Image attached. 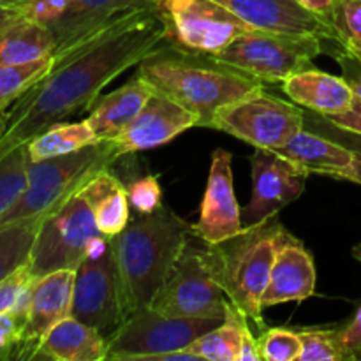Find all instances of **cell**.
<instances>
[{
  "instance_id": "cell-1",
  "label": "cell",
  "mask_w": 361,
  "mask_h": 361,
  "mask_svg": "<svg viewBox=\"0 0 361 361\" xmlns=\"http://www.w3.org/2000/svg\"><path fill=\"white\" fill-rule=\"evenodd\" d=\"M168 42H171L168 23L155 2L55 55L49 73L9 108L0 154L25 145L51 123L92 109L116 76Z\"/></svg>"
},
{
  "instance_id": "cell-2",
  "label": "cell",
  "mask_w": 361,
  "mask_h": 361,
  "mask_svg": "<svg viewBox=\"0 0 361 361\" xmlns=\"http://www.w3.org/2000/svg\"><path fill=\"white\" fill-rule=\"evenodd\" d=\"M137 74L154 88L197 116V127L212 129L224 106L264 87L250 74L214 55L189 51L173 42L161 46L137 63Z\"/></svg>"
},
{
  "instance_id": "cell-3",
  "label": "cell",
  "mask_w": 361,
  "mask_h": 361,
  "mask_svg": "<svg viewBox=\"0 0 361 361\" xmlns=\"http://www.w3.org/2000/svg\"><path fill=\"white\" fill-rule=\"evenodd\" d=\"M192 238V226L162 204L152 214L130 217L113 238L126 316L150 305Z\"/></svg>"
},
{
  "instance_id": "cell-4",
  "label": "cell",
  "mask_w": 361,
  "mask_h": 361,
  "mask_svg": "<svg viewBox=\"0 0 361 361\" xmlns=\"http://www.w3.org/2000/svg\"><path fill=\"white\" fill-rule=\"evenodd\" d=\"M277 217L243 226L240 235L208 245L229 302L259 326H263V296L270 282L275 254L289 233Z\"/></svg>"
},
{
  "instance_id": "cell-5",
  "label": "cell",
  "mask_w": 361,
  "mask_h": 361,
  "mask_svg": "<svg viewBox=\"0 0 361 361\" xmlns=\"http://www.w3.org/2000/svg\"><path fill=\"white\" fill-rule=\"evenodd\" d=\"M116 159L118 155L111 141H99L62 157L28 161L27 187L16 203L2 215L0 228L44 217L73 196L92 173L104 166H113Z\"/></svg>"
},
{
  "instance_id": "cell-6",
  "label": "cell",
  "mask_w": 361,
  "mask_h": 361,
  "mask_svg": "<svg viewBox=\"0 0 361 361\" xmlns=\"http://www.w3.org/2000/svg\"><path fill=\"white\" fill-rule=\"evenodd\" d=\"M226 317H176L147 305L126 317L108 338V360H162L187 351L194 341Z\"/></svg>"
},
{
  "instance_id": "cell-7",
  "label": "cell",
  "mask_w": 361,
  "mask_h": 361,
  "mask_svg": "<svg viewBox=\"0 0 361 361\" xmlns=\"http://www.w3.org/2000/svg\"><path fill=\"white\" fill-rule=\"evenodd\" d=\"M187 243L185 250L150 307L176 317H226L229 298L212 259L208 243Z\"/></svg>"
},
{
  "instance_id": "cell-8",
  "label": "cell",
  "mask_w": 361,
  "mask_h": 361,
  "mask_svg": "<svg viewBox=\"0 0 361 361\" xmlns=\"http://www.w3.org/2000/svg\"><path fill=\"white\" fill-rule=\"evenodd\" d=\"M71 316L111 337L126 321L122 284L113 238L97 236L76 268Z\"/></svg>"
},
{
  "instance_id": "cell-9",
  "label": "cell",
  "mask_w": 361,
  "mask_h": 361,
  "mask_svg": "<svg viewBox=\"0 0 361 361\" xmlns=\"http://www.w3.org/2000/svg\"><path fill=\"white\" fill-rule=\"evenodd\" d=\"M101 236L80 190L44 215L32 245L28 268L35 279L56 270H76L92 242Z\"/></svg>"
},
{
  "instance_id": "cell-10",
  "label": "cell",
  "mask_w": 361,
  "mask_h": 361,
  "mask_svg": "<svg viewBox=\"0 0 361 361\" xmlns=\"http://www.w3.org/2000/svg\"><path fill=\"white\" fill-rule=\"evenodd\" d=\"M323 42L316 37L252 28L214 56L264 85L284 83L293 74L312 67V60L324 51Z\"/></svg>"
},
{
  "instance_id": "cell-11",
  "label": "cell",
  "mask_w": 361,
  "mask_h": 361,
  "mask_svg": "<svg viewBox=\"0 0 361 361\" xmlns=\"http://www.w3.org/2000/svg\"><path fill=\"white\" fill-rule=\"evenodd\" d=\"M303 127L305 111L302 106L268 94L264 87L224 106L212 123V129L264 150H279Z\"/></svg>"
},
{
  "instance_id": "cell-12",
  "label": "cell",
  "mask_w": 361,
  "mask_h": 361,
  "mask_svg": "<svg viewBox=\"0 0 361 361\" xmlns=\"http://www.w3.org/2000/svg\"><path fill=\"white\" fill-rule=\"evenodd\" d=\"M155 2L157 0H23L18 4V9L53 32L55 55H60L113 21Z\"/></svg>"
},
{
  "instance_id": "cell-13",
  "label": "cell",
  "mask_w": 361,
  "mask_h": 361,
  "mask_svg": "<svg viewBox=\"0 0 361 361\" xmlns=\"http://www.w3.org/2000/svg\"><path fill=\"white\" fill-rule=\"evenodd\" d=\"M173 44L189 51L217 55L252 30L215 0H157Z\"/></svg>"
},
{
  "instance_id": "cell-14",
  "label": "cell",
  "mask_w": 361,
  "mask_h": 361,
  "mask_svg": "<svg viewBox=\"0 0 361 361\" xmlns=\"http://www.w3.org/2000/svg\"><path fill=\"white\" fill-rule=\"evenodd\" d=\"M252 197L242 210L243 226H254L277 217L298 200L307 185L303 169L275 150L256 148L252 159Z\"/></svg>"
},
{
  "instance_id": "cell-15",
  "label": "cell",
  "mask_w": 361,
  "mask_h": 361,
  "mask_svg": "<svg viewBox=\"0 0 361 361\" xmlns=\"http://www.w3.org/2000/svg\"><path fill=\"white\" fill-rule=\"evenodd\" d=\"M76 270H56L37 277L28 295L21 337L13 360H34L48 331L73 312Z\"/></svg>"
},
{
  "instance_id": "cell-16",
  "label": "cell",
  "mask_w": 361,
  "mask_h": 361,
  "mask_svg": "<svg viewBox=\"0 0 361 361\" xmlns=\"http://www.w3.org/2000/svg\"><path fill=\"white\" fill-rule=\"evenodd\" d=\"M242 231V208L233 183V155L217 148L212 154L200 219L192 226V235L208 245H217Z\"/></svg>"
},
{
  "instance_id": "cell-17",
  "label": "cell",
  "mask_w": 361,
  "mask_h": 361,
  "mask_svg": "<svg viewBox=\"0 0 361 361\" xmlns=\"http://www.w3.org/2000/svg\"><path fill=\"white\" fill-rule=\"evenodd\" d=\"M192 127H197V116L194 113L173 99L154 92L140 115L120 136L111 140V145L120 159L123 155L162 147Z\"/></svg>"
},
{
  "instance_id": "cell-18",
  "label": "cell",
  "mask_w": 361,
  "mask_h": 361,
  "mask_svg": "<svg viewBox=\"0 0 361 361\" xmlns=\"http://www.w3.org/2000/svg\"><path fill=\"white\" fill-rule=\"evenodd\" d=\"M250 28L279 34L305 35L337 42L326 18L305 9L298 0H215Z\"/></svg>"
},
{
  "instance_id": "cell-19",
  "label": "cell",
  "mask_w": 361,
  "mask_h": 361,
  "mask_svg": "<svg viewBox=\"0 0 361 361\" xmlns=\"http://www.w3.org/2000/svg\"><path fill=\"white\" fill-rule=\"evenodd\" d=\"M314 256L291 233L286 235L275 254L270 282L263 296V309L288 302H303L316 293Z\"/></svg>"
},
{
  "instance_id": "cell-20",
  "label": "cell",
  "mask_w": 361,
  "mask_h": 361,
  "mask_svg": "<svg viewBox=\"0 0 361 361\" xmlns=\"http://www.w3.org/2000/svg\"><path fill=\"white\" fill-rule=\"evenodd\" d=\"M250 323L252 321L242 309L235 303H229L226 319L194 341L187 351L196 360L263 361L259 342L252 335Z\"/></svg>"
},
{
  "instance_id": "cell-21",
  "label": "cell",
  "mask_w": 361,
  "mask_h": 361,
  "mask_svg": "<svg viewBox=\"0 0 361 361\" xmlns=\"http://www.w3.org/2000/svg\"><path fill=\"white\" fill-rule=\"evenodd\" d=\"M282 90L298 106L328 118L351 109L356 97L344 76H335L314 67L289 76L282 83Z\"/></svg>"
},
{
  "instance_id": "cell-22",
  "label": "cell",
  "mask_w": 361,
  "mask_h": 361,
  "mask_svg": "<svg viewBox=\"0 0 361 361\" xmlns=\"http://www.w3.org/2000/svg\"><path fill=\"white\" fill-rule=\"evenodd\" d=\"M78 190L90 207L102 236L115 238L126 229L130 221V201L126 183L111 171V166L92 173Z\"/></svg>"
},
{
  "instance_id": "cell-23",
  "label": "cell",
  "mask_w": 361,
  "mask_h": 361,
  "mask_svg": "<svg viewBox=\"0 0 361 361\" xmlns=\"http://www.w3.org/2000/svg\"><path fill=\"white\" fill-rule=\"evenodd\" d=\"M275 152L289 159L307 175H324L337 180L353 162L351 148L309 127H303L295 137Z\"/></svg>"
},
{
  "instance_id": "cell-24",
  "label": "cell",
  "mask_w": 361,
  "mask_h": 361,
  "mask_svg": "<svg viewBox=\"0 0 361 361\" xmlns=\"http://www.w3.org/2000/svg\"><path fill=\"white\" fill-rule=\"evenodd\" d=\"M152 94L154 88L140 74H136L133 80L113 90L111 94L99 97L87 118L97 140L111 141L120 136L140 115Z\"/></svg>"
},
{
  "instance_id": "cell-25",
  "label": "cell",
  "mask_w": 361,
  "mask_h": 361,
  "mask_svg": "<svg viewBox=\"0 0 361 361\" xmlns=\"http://www.w3.org/2000/svg\"><path fill=\"white\" fill-rule=\"evenodd\" d=\"M34 360L102 361L108 360V338L83 321L69 316L48 331Z\"/></svg>"
},
{
  "instance_id": "cell-26",
  "label": "cell",
  "mask_w": 361,
  "mask_h": 361,
  "mask_svg": "<svg viewBox=\"0 0 361 361\" xmlns=\"http://www.w3.org/2000/svg\"><path fill=\"white\" fill-rule=\"evenodd\" d=\"M56 39L48 27L20 16L0 30V66H23L55 56Z\"/></svg>"
},
{
  "instance_id": "cell-27",
  "label": "cell",
  "mask_w": 361,
  "mask_h": 361,
  "mask_svg": "<svg viewBox=\"0 0 361 361\" xmlns=\"http://www.w3.org/2000/svg\"><path fill=\"white\" fill-rule=\"evenodd\" d=\"M99 143L88 120L81 122H56L46 127L25 143L30 162L62 157L74 154L88 145Z\"/></svg>"
},
{
  "instance_id": "cell-28",
  "label": "cell",
  "mask_w": 361,
  "mask_h": 361,
  "mask_svg": "<svg viewBox=\"0 0 361 361\" xmlns=\"http://www.w3.org/2000/svg\"><path fill=\"white\" fill-rule=\"evenodd\" d=\"M41 221L28 219L0 228V282L28 263Z\"/></svg>"
},
{
  "instance_id": "cell-29",
  "label": "cell",
  "mask_w": 361,
  "mask_h": 361,
  "mask_svg": "<svg viewBox=\"0 0 361 361\" xmlns=\"http://www.w3.org/2000/svg\"><path fill=\"white\" fill-rule=\"evenodd\" d=\"M55 56L23 66H0V111L9 109L25 92L49 73Z\"/></svg>"
},
{
  "instance_id": "cell-30",
  "label": "cell",
  "mask_w": 361,
  "mask_h": 361,
  "mask_svg": "<svg viewBox=\"0 0 361 361\" xmlns=\"http://www.w3.org/2000/svg\"><path fill=\"white\" fill-rule=\"evenodd\" d=\"M28 178V155L25 145L11 148L0 157V219L23 194Z\"/></svg>"
},
{
  "instance_id": "cell-31",
  "label": "cell",
  "mask_w": 361,
  "mask_h": 361,
  "mask_svg": "<svg viewBox=\"0 0 361 361\" xmlns=\"http://www.w3.org/2000/svg\"><path fill=\"white\" fill-rule=\"evenodd\" d=\"M338 330L341 326L298 328L302 341L298 361H345Z\"/></svg>"
},
{
  "instance_id": "cell-32",
  "label": "cell",
  "mask_w": 361,
  "mask_h": 361,
  "mask_svg": "<svg viewBox=\"0 0 361 361\" xmlns=\"http://www.w3.org/2000/svg\"><path fill=\"white\" fill-rule=\"evenodd\" d=\"M326 20L338 46L361 53V0H335Z\"/></svg>"
},
{
  "instance_id": "cell-33",
  "label": "cell",
  "mask_w": 361,
  "mask_h": 361,
  "mask_svg": "<svg viewBox=\"0 0 361 361\" xmlns=\"http://www.w3.org/2000/svg\"><path fill=\"white\" fill-rule=\"evenodd\" d=\"M257 342L263 361H298L302 353L298 330L291 328H267Z\"/></svg>"
},
{
  "instance_id": "cell-34",
  "label": "cell",
  "mask_w": 361,
  "mask_h": 361,
  "mask_svg": "<svg viewBox=\"0 0 361 361\" xmlns=\"http://www.w3.org/2000/svg\"><path fill=\"white\" fill-rule=\"evenodd\" d=\"M126 187L130 207L136 214H152L162 207V187L155 175L137 176Z\"/></svg>"
},
{
  "instance_id": "cell-35",
  "label": "cell",
  "mask_w": 361,
  "mask_h": 361,
  "mask_svg": "<svg viewBox=\"0 0 361 361\" xmlns=\"http://www.w3.org/2000/svg\"><path fill=\"white\" fill-rule=\"evenodd\" d=\"M35 277L32 275L28 264L18 268L14 274L0 282V312L13 310L21 298L28 293L34 284Z\"/></svg>"
},
{
  "instance_id": "cell-36",
  "label": "cell",
  "mask_w": 361,
  "mask_h": 361,
  "mask_svg": "<svg viewBox=\"0 0 361 361\" xmlns=\"http://www.w3.org/2000/svg\"><path fill=\"white\" fill-rule=\"evenodd\" d=\"M23 319L16 310L0 312V360H13L21 337Z\"/></svg>"
},
{
  "instance_id": "cell-37",
  "label": "cell",
  "mask_w": 361,
  "mask_h": 361,
  "mask_svg": "<svg viewBox=\"0 0 361 361\" xmlns=\"http://www.w3.org/2000/svg\"><path fill=\"white\" fill-rule=\"evenodd\" d=\"M305 127L317 130V133L326 134V136L334 137V140H337V141H341L342 145L353 148V150H361V134L349 133V130H344V129H338V127H335L334 123L328 122L324 116L317 115V113L310 111L309 115L305 113Z\"/></svg>"
},
{
  "instance_id": "cell-38",
  "label": "cell",
  "mask_w": 361,
  "mask_h": 361,
  "mask_svg": "<svg viewBox=\"0 0 361 361\" xmlns=\"http://www.w3.org/2000/svg\"><path fill=\"white\" fill-rule=\"evenodd\" d=\"M334 59L341 66L342 76L351 85L356 97L361 99V53L338 46L334 53Z\"/></svg>"
},
{
  "instance_id": "cell-39",
  "label": "cell",
  "mask_w": 361,
  "mask_h": 361,
  "mask_svg": "<svg viewBox=\"0 0 361 361\" xmlns=\"http://www.w3.org/2000/svg\"><path fill=\"white\" fill-rule=\"evenodd\" d=\"M338 334H341V344L345 361L361 360V305L356 309L353 319L341 326Z\"/></svg>"
},
{
  "instance_id": "cell-40",
  "label": "cell",
  "mask_w": 361,
  "mask_h": 361,
  "mask_svg": "<svg viewBox=\"0 0 361 361\" xmlns=\"http://www.w3.org/2000/svg\"><path fill=\"white\" fill-rule=\"evenodd\" d=\"M324 118H326L328 122L334 123L335 127H338V129L361 134V99L355 97V102H353L351 109H348V111L342 113V115L330 116V118L324 116Z\"/></svg>"
},
{
  "instance_id": "cell-41",
  "label": "cell",
  "mask_w": 361,
  "mask_h": 361,
  "mask_svg": "<svg viewBox=\"0 0 361 361\" xmlns=\"http://www.w3.org/2000/svg\"><path fill=\"white\" fill-rule=\"evenodd\" d=\"M338 180H348V182L358 183V185H361V150H353L351 166L342 173Z\"/></svg>"
},
{
  "instance_id": "cell-42",
  "label": "cell",
  "mask_w": 361,
  "mask_h": 361,
  "mask_svg": "<svg viewBox=\"0 0 361 361\" xmlns=\"http://www.w3.org/2000/svg\"><path fill=\"white\" fill-rule=\"evenodd\" d=\"M305 9L312 11V13L319 14V16L326 18L328 13H330L331 6H334L335 0H298Z\"/></svg>"
},
{
  "instance_id": "cell-43",
  "label": "cell",
  "mask_w": 361,
  "mask_h": 361,
  "mask_svg": "<svg viewBox=\"0 0 361 361\" xmlns=\"http://www.w3.org/2000/svg\"><path fill=\"white\" fill-rule=\"evenodd\" d=\"M20 9L18 6H7V4H0V30H2L6 25H9L11 21L16 20L20 16Z\"/></svg>"
},
{
  "instance_id": "cell-44",
  "label": "cell",
  "mask_w": 361,
  "mask_h": 361,
  "mask_svg": "<svg viewBox=\"0 0 361 361\" xmlns=\"http://www.w3.org/2000/svg\"><path fill=\"white\" fill-rule=\"evenodd\" d=\"M7 118H9V109H6V111H0V140H2V136L6 134V130H7Z\"/></svg>"
},
{
  "instance_id": "cell-45",
  "label": "cell",
  "mask_w": 361,
  "mask_h": 361,
  "mask_svg": "<svg viewBox=\"0 0 361 361\" xmlns=\"http://www.w3.org/2000/svg\"><path fill=\"white\" fill-rule=\"evenodd\" d=\"M353 257H355L358 263H361V242L356 243V245L353 247Z\"/></svg>"
},
{
  "instance_id": "cell-46",
  "label": "cell",
  "mask_w": 361,
  "mask_h": 361,
  "mask_svg": "<svg viewBox=\"0 0 361 361\" xmlns=\"http://www.w3.org/2000/svg\"><path fill=\"white\" fill-rule=\"evenodd\" d=\"M23 0H0V4H7V6H18V4H21Z\"/></svg>"
},
{
  "instance_id": "cell-47",
  "label": "cell",
  "mask_w": 361,
  "mask_h": 361,
  "mask_svg": "<svg viewBox=\"0 0 361 361\" xmlns=\"http://www.w3.org/2000/svg\"><path fill=\"white\" fill-rule=\"evenodd\" d=\"M0 157H4V155H0Z\"/></svg>"
}]
</instances>
